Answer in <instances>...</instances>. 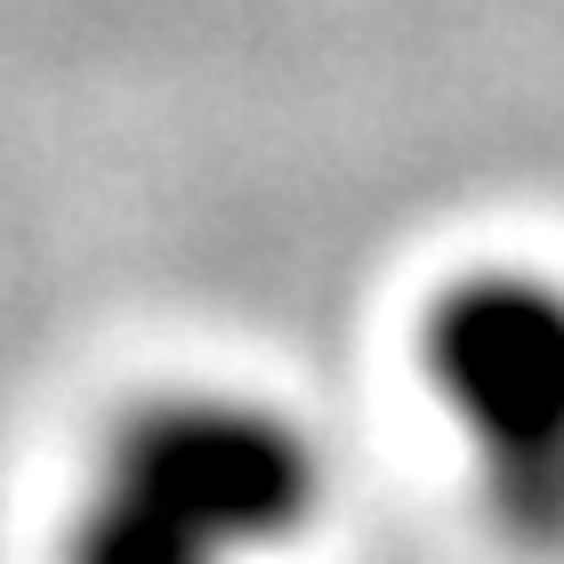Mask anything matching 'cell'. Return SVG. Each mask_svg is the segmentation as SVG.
Listing matches in <instances>:
<instances>
[{"label":"cell","mask_w":564,"mask_h":564,"mask_svg":"<svg viewBox=\"0 0 564 564\" xmlns=\"http://www.w3.org/2000/svg\"><path fill=\"white\" fill-rule=\"evenodd\" d=\"M330 500L323 444L250 388H153L97 435L57 564H274Z\"/></svg>","instance_id":"obj_1"},{"label":"cell","mask_w":564,"mask_h":564,"mask_svg":"<svg viewBox=\"0 0 564 564\" xmlns=\"http://www.w3.org/2000/svg\"><path fill=\"white\" fill-rule=\"evenodd\" d=\"M412 364L508 549L564 556V274L468 267L420 306Z\"/></svg>","instance_id":"obj_2"}]
</instances>
